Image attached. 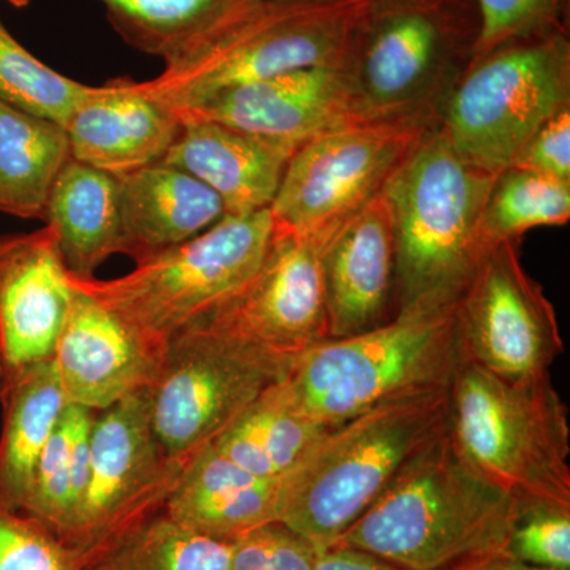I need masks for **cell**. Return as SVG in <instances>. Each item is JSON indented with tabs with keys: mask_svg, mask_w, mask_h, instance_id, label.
Instances as JSON below:
<instances>
[{
	"mask_svg": "<svg viewBox=\"0 0 570 570\" xmlns=\"http://www.w3.org/2000/svg\"><path fill=\"white\" fill-rule=\"evenodd\" d=\"M513 508L515 497L475 471L445 428L333 547L403 570H445L505 551Z\"/></svg>",
	"mask_w": 570,
	"mask_h": 570,
	"instance_id": "6da1fadb",
	"label": "cell"
},
{
	"mask_svg": "<svg viewBox=\"0 0 570 570\" xmlns=\"http://www.w3.org/2000/svg\"><path fill=\"white\" fill-rule=\"evenodd\" d=\"M497 176L466 163L436 126L390 175L395 314L456 305L487 249L480 224Z\"/></svg>",
	"mask_w": 570,
	"mask_h": 570,
	"instance_id": "7a4b0ae2",
	"label": "cell"
},
{
	"mask_svg": "<svg viewBox=\"0 0 570 570\" xmlns=\"http://www.w3.org/2000/svg\"><path fill=\"white\" fill-rule=\"evenodd\" d=\"M479 32L475 0H367L343 66L355 122H438Z\"/></svg>",
	"mask_w": 570,
	"mask_h": 570,
	"instance_id": "3957f363",
	"label": "cell"
},
{
	"mask_svg": "<svg viewBox=\"0 0 570 570\" xmlns=\"http://www.w3.org/2000/svg\"><path fill=\"white\" fill-rule=\"evenodd\" d=\"M449 389L385 401L333 428L285 480L279 523L330 549L448 428Z\"/></svg>",
	"mask_w": 570,
	"mask_h": 570,
	"instance_id": "277c9868",
	"label": "cell"
},
{
	"mask_svg": "<svg viewBox=\"0 0 570 570\" xmlns=\"http://www.w3.org/2000/svg\"><path fill=\"white\" fill-rule=\"evenodd\" d=\"M463 362L455 306L401 311L307 348L284 387L299 411L336 428L385 401L449 389Z\"/></svg>",
	"mask_w": 570,
	"mask_h": 570,
	"instance_id": "5b68a950",
	"label": "cell"
},
{
	"mask_svg": "<svg viewBox=\"0 0 570 570\" xmlns=\"http://www.w3.org/2000/svg\"><path fill=\"white\" fill-rule=\"evenodd\" d=\"M366 2L261 0L197 50L138 86L175 112L287 71L343 67Z\"/></svg>",
	"mask_w": 570,
	"mask_h": 570,
	"instance_id": "8992f818",
	"label": "cell"
},
{
	"mask_svg": "<svg viewBox=\"0 0 570 570\" xmlns=\"http://www.w3.org/2000/svg\"><path fill=\"white\" fill-rule=\"evenodd\" d=\"M448 431L464 460L512 497L570 505L568 406L550 376L508 381L461 363Z\"/></svg>",
	"mask_w": 570,
	"mask_h": 570,
	"instance_id": "52a82bcc",
	"label": "cell"
},
{
	"mask_svg": "<svg viewBox=\"0 0 570 570\" xmlns=\"http://www.w3.org/2000/svg\"><path fill=\"white\" fill-rule=\"evenodd\" d=\"M269 208L224 216L183 245L135 266L116 279L70 283L111 311L141 340L164 352L168 341L238 294L272 245Z\"/></svg>",
	"mask_w": 570,
	"mask_h": 570,
	"instance_id": "ba28073f",
	"label": "cell"
},
{
	"mask_svg": "<svg viewBox=\"0 0 570 570\" xmlns=\"http://www.w3.org/2000/svg\"><path fill=\"white\" fill-rule=\"evenodd\" d=\"M569 104L566 28L502 45L474 59L444 100L436 127L466 163L499 175Z\"/></svg>",
	"mask_w": 570,
	"mask_h": 570,
	"instance_id": "9c48e42d",
	"label": "cell"
},
{
	"mask_svg": "<svg viewBox=\"0 0 570 570\" xmlns=\"http://www.w3.org/2000/svg\"><path fill=\"white\" fill-rule=\"evenodd\" d=\"M295 360L268 354L204 321L171 337L148 389L154 433L165 455L189 464L266 389L284 381Z\"/></svg>",
	"mask_w": 570,
	"mask_h": 570,
	"instance_id": "30bf717a",
	"label": "cell"
},
{
	"mask_svg": "<svg viewBox=\"0 0 570 570\" xmlns=\"http://www.w3.org/2000/svg\"><path fill=\"white\" fill-rule=\"evenodd\" d=\"M438 122H356L298 146L269 205L279 230L322 245L384 189L407 153Z\"/></svg>",
	"mask_w": 570,
	"mask_h": 570,
	"instance_id": "8fae6325",
	"label": "cell"
},
{
	"mask_svg": "<svg viewBox=\"0 0 570 570\" xmlns=\"http://www.w3.org/2000/svg\"><path fill=\"white\" fill-rule=\"evenodd\" d=\"M186 466L168 459L157 441L148 389L96 412L88 485L77 523L66 540L80 566L164 510Z\"/></svg>",
	"mask_w": 570,
	"mask_h": 570,
	"instance_id": "7c38bea8",
	"label": "cell"
},
{
	"mask_svg": "<svg viewBox=\"0 0 570 570\" xmlns=\"http://www.w3.org/2000/svg\"><path fill=\"white\" fill-rule=\"evenodd\" d=\"M455 318L464 362L508 381L550 376L564 352L554 307L510 242L480 255Z\"/></svg>",
	"mask_w": 570,
	"mask_h": 570,
	"instance_id": "4fadbf2b",
	"label": "cell"
},
{
	"mask_svg": "<svg viewBox=\"0 0 570 570\" xmlns=\"http://www.w3.org/2000/svg\"><path fill=\"white\" fill-rule=\"evenodd\" d=\"M198 321L283 358L328 340L322 243L275 227L253 279Z\"/></svg>",
	"mask_w": 570,
	"mask_h": 570,
	"instance_id": "5bb4252c",
	"label": "cell"
},
{
	"mask_svg": "<svg viewBox=\"0 0 570 570\" xmlns=\"http://www.w3.org/2000/svg\"><path fill=\"white\" fill-rule=\"evenodd\" d=\"M71 295L50 225L0 236V377L52 358Z\"/></svg>",
	"mask_w": 570,
	"mask_h": 570,
	"instance_id": "9a60e30c",
	"label": "cell"
},
{
	"mask_svg": "<svg viewBox=\"0 0 570 570\" xmlns=\"http://www.w3.org/2000/svg\"><path fill=\"white\" fill-rule=\"evenodd\" d=\"M179 122L208 121L299 146L356 124L343 67H309L214 94L175 111Z\"/></svg>",
	"mask_w": 570,
	"mask_h": 570,
	"instance_id": "2e32d148",
	"label": "cell"
},
{
	"mask_svg": "<svg viewBox=\"0 0 570 570\" xmlns=\"http://www.w3.org/2000/svg\"><path fill=\"white\" fill-rule=\"evenodd\" d=\"M163 354L92 296L73 287L52 355L67 403L100 412L149 389Z\"/></svg>",
	"mask_w": 570,
	"mask_h": 570,
	"instance_id": "e0dca14e",
	"label": "cell"
},
{
	"mask_svg": "<svg viewBox=\"0 0 570 570\" xmlns=\"http://www.w3.org/2000/svg\"><path fill=\"white\" fill-rule=\"evenodd\" d=\"M395 265L392 213L381 193L322 245L328 340L389 321Z\"/></svg>",
	"mask_w": 570,
	"mask_h": 570,
	"instance_id": "ac0fdd59",
	"label": "cell"
},
{
	"mask_svg": "<svg viewBox=\"0 0 570 570\" xmlns=\"http://www.w3.org/2000/svg\"><path fill=\"white\" fill-rule=\"evenodd\" d=\"M63 129L73 159L119 178L160 163L181 122L170 108L146 96L138 81L116 78L91 86Z\"/></svg>",
	"mask_w": 570,
	"mask_h": 570,
	"instance_id": "d6986e66",
	"label": "cell"
},
{
	"mask_svg": "<svg viewBox=\"0 0 570 570\" xmlns=\"http://www.w3.org/2000/svg\"><path fill=\"white\" fill-rule=\"evenodd\" d=\"M296 149L216 122L184 121L160 163L206 184L223 202L225 216H246L269 208Z\"/></svg>",
	"mask_w": 570,
	"mask_h": 570,
	"instance_id": "ffe728a7",
	"label": "cell"
},
{
	"mask_svg": "<svg viewBox=\"0 0 570 570\" xmlns=\"http://www.w3.org/2000/svg\"><path fill=\"white\" fill-rule=\"evenodd\" d=\"M121 249L140 265L219 223L224 204L206 184L164 163L119 176Z\"/></svg>",
	"mask_w": 570,
	"mask_h": 570,
	"instance_id": "44dd1931",
	"label": "cell"
},
{
	"mask_svg": "<svg viewBox=\"0 0 570 570\" xmlns=\"http://www.w3.org/2000/svg\"><path fill=\"white\" fill-rule=\"evenodd\" d=\"M287 478H258L208 445L184 469L164 510L190 530L235 540L279 523Z\"/></svg>",
	"mask_w": 570,
	"mask_h": 570,
	"instance_id": "7402d4cb",
	"label": "cell"
},
{
	"mask_svg": "<svg viewBox=\"0 0 570 570\" xmlns=\"http://www.w3.org/2000/svg\"><path fill=\"white\" fill-rule=\"evenodd\" d=\"M43 220L58 236L71 275L96 277L97 268L121 249L118 178L70 156L52 184Z\"/></svg>",
	"mask_w": 570,
	"mask_h": 570,
	"instance_id": "603a6c76",
	"label": "cell"
},
{
	"mask_svg": "<svg viewBox=\"0 0 570 570\" xmlns=\"http://www.w3.org/2000/svg\"><path fill=\"white\" fill-rule=\"evenodd\" d=\"M55 360L0 377V502L21 510L45 445L67 407Z\"/></svg>",
	"mask_w": 570,
	"mask_h": 570,
	"instance_id": "cb8c5ba5",
	"label": "cell"
},
{
	"mask_svg": "<svg viewBox=\"0 0 570 570\" xmlns=\"http://www.w3.org/2000/svg\"><path fill=\"white\" fill-rule=\"evenodd\" d=\"M332 430L299 411L281 381L266 389L212 445L250 474L284 479Z\"/></svg>",
	"mask_w": 570,
	"mask_h": 570,
	"instance_id": "d4e9b609",
	"label": "cell"
},
{
	"mask_svg": "<svg viewBox=\"0 0 570 570\" xmlns=\"http://www.w3.org/2000/svg\"><path fill=\"white\" fill-rule=\"evenodd\" d=\"M69 159L61 124L0 102V213L43 219L52 184Z\"/></svg>",
	"mask_w": 570,
	"mask_h": 570,
	"instance_id": "484cf974",
	"label": "cell"
},
{
	"mask_svg": "<svg viewBox=\"0 0 570 570\" xmlns=\"http://www.w3.org/2000/svg\"><path fill=\"white\" fill-rule=\"evenodd\" d=\"M127 43L164 59H181L239 20L261 0H100Z\"/></svg>",
	"mask_w": 570,
	"mask_h": 570,
	"instance_id": "4316f807",
	"label": "cell"
},
{
	"mask_svg": "<svg viewBox=\"0 0 570 570\" xmlns=\"http://www.w3.org/2000/svg\"><path fill=\"white\" fill-rule=\"evenodd\" d=\"M96 412L67 404L41 452L21 512L62 540L77 523L89 474V439Z\"/></svg>",
	"mask_w": 570,
	"mask_h": 570,
	"instance_id": "83f0119b",
	"label": "cell"
},
{
	"mask_svg": "<svg viewBox=\"0 0 570 570\" xmlns=\"http://www.w3.org/2000/svg\"><path fill=\"white\" fill-rule=\"evenodd\" d=\"M235 540L184 527L160 510L97 551L80 570H230Z\"/></svg>",
	"mask_w": 570,
	"mask_h": 570,
	"instance_id": "f1b7e54d",
	"label": "cell"
},
{
	"mask_svg": "<svg viewBox=\"0 0 570 570\" xmlns=\"http://www.w3.org/2000/svg\"><path fill=\"white\" fill-rule=\"evenodd\" d=\"M570 219V183L509 167L497 176L482 214L480 234L489 247L515 242L538 227Z\"/></svg>",
	"mask_w": 570,
	"mask_h": 570,
	"instance_id": "f546056e",
	"label": "cell"
},
{
	"mask_svg": "<svg viewBox=\"0 0 570 570\" xmlns=\"http://www.w3.org/2000/svg\"><path fill=\"white\" fill-rule=\"evenodd\" d=\"M89 91L37 59L0 21V102L66 126Z\"/></svg>",
	"mask_w": 570,
	"mask_h": 570,
	"instance_id": "4dcf8cb0",
	"label": "cell"
},
{
	"mask_svg": "<svg viewBox=\"0 0 570 570\" xmlns=\"http://www.w3.org/2000/svg\"><path fill=\"white\" fill-rule=\"evenodd\" d=\"M505 553L535 568L570 570V505L515 498Z\"/></svg>",
	"mask_w": 570,
	"mask_h": 570,
	"instance_id": "1f68e13d",
	"label": "cell"
},
{
	"mask_svg": "<svg viewBox=\"0 0 570 570\" xmlns=\"http://www.w3.org/2000/svg\"><path fill=\"white\" fill-rule=\"evenodd\" d=\"M480 32L474 59L502 45L566 29L568 0H475Z\"/></svg>",
	"mask_w": 570,
	"mask_h": 570,
	"instance_id": "d6a6232c",
	"label": "cell"
},
{
	"mask_svg": "<svg viewBox=\"0 0 570 570\" xmlns=\"http://www.w3.org/2000/svg\"><path fill=\"white\" fill-rule=\"evenodd\" d=\"M0 570H80V562L40 521L0 502Z\"/></svg>",
	"mask_w": 570,
	"mask_h": 570,
	"instance_id": "836d02e7",
	"label": "cell"
},
{
	"mask_svg": "<svg viewBox=\"0 0 570 570\" xmlns=\"http://www.w3.org/2000/svg\"><path fill=\"white\" fill-rule=\"evenodd\" d=\"M316 554L302 535L269 523L235 539L230 570H313Z\"/></svg>",
	"mask_w": 570,
	"mask_h": 570,
	"instance_id": "e575fe53",
	"label": "cell"
},
{
	"mask_svg": "<svg viewBox=\"0 0 570 570\" xmlns=\"http://www.w3.org/2000/svg\"><path fill=\"white\" fill-rule=\"evenodd\" d=\"M512 167L570 183V110L543 124L524 145Z\"/></svg>",
	"mask_w": 570,
	"mask_h": 570,
	"instance_id": "d590c367",
	"label": "cell"
},
{
	"mask_svg": "<svg viewBox=\"0 0 570 570\" xmlns=\"http://www.w3.org/2000/svg\"><path fill=\"white\" fill-rule=\"evenodd\" d=\"M313 570H403L367 551L330 547L317 551Z\"/></svg>",
	"mask_w": 570,
	"mask_h": 570,
	"instance_id": "8d00e7d4",
	"label": "cell"
},
{
	"mask_svg": "<svg viewBox=\"0 0 570 570\" xmlns=\"http://www.w3.org/2000/svg\"><path fill=\"white\" fill-rule=\"evenodd\" d=\"M445 570H553L535 568V566L527 564L510 557L505 551H497V553L482 554V557L471 558L452 568Z\"/></svg>",
	"mask_w": 570,
	"mask_h": 570,
	"instance_id": "74e56055",
	"label": "cell"
},
{
	"mask_svg": "<svg viewBox=\"0 0 570 570\" xmlns=\"http://www.w3.org/2000/svg\"><path fill=\"white\" fill-rule=\"evenodd\" d=\"M7 2H9L10 6L17 7V9H24V7L31 3V0H7Z\"/></svg>",
	"mask_w": 570,
	"mask_h": 570,
	"instance_id": "f35d334b",
	"label": "cell"
}]
</instances>
